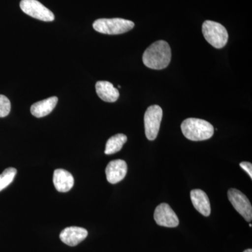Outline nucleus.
<instances>
[{
    "mask_svg": "<svg viewBox=\"0 0 252 252\" xmlns=\"http://www.w3.org/2000/svg\"><path fill=\"white\" fill-rule=\"evenodd\" d=\"M171 58V49L168 43L159 40L145 50L142 56V61L146 67L159 70L169 65Z\"/></svg>",
    "mask_w": 252,
    "mask_h": 252,
    "instance_id": "f257e3e1",
    "label": "nucleus"
},
{
    "mask_svg": "<svg viewBox=\"0 0 252 252\" xmlns=\"http://www.w3.org/2000/svg\"><path fill=\"white\" fill-rule=\"evenodd\" d=\"M182 133L189 140L203 141L211 138L215 129L210 123L203 119L189 118L181 125Z\"/></svg>",
    "mask_w": 252,
    "mask_h": 252,
    "instance_id": "f03ea898",
    "label": "nucleus"
},
{
    "mask_svg": "<svg viewBox=\"0 0 252 252\" xmlns=\"http://www.w3.org/2000/svg\"><path fill=\"white\" fill-rule=\"evenodd\" d=\"M135 23L123 18H100L93 24L94 31L105 34H121L131 31Z\"/></svg>",
    "mask_w": 252,
    "mask_h": 252,
    "instance_id": "7ed1b4c3",
    "label": "nucleus"
},
{
    "mask_svg": "<svg viewBox=\"0 0 252 252\" xmlns=\"http://www.w3.org/2000/svg\"><path fill=\"white\" fill-rule=\"evenodd\" d=\"M202 31L207 42L216 49L224 47L228 42V32L220 23L212 21H205Z\"/></svg>",
    "mask_w": 252,
    "mask_h": 252,
    "instance_id": "20e7f679",
    "label": "nucleus"
},
{
    "mask_svg": "<svg viewBox=\"0 0 252 252\" xmlns=\"http://www.w3.org/2000/svg\"><path fill=\"white\" fill-rule=\"evenodd\" d=\"M162 118V110L158 105H152L146 111L144 114V128L145 135L149 140L157 138L160 129Z\"/></svg>",
    "mask_w": 252,
    "mask_h": 252,
    "instance_id": "39448f33",
    "label": "nucleus"
},
{
    "mask_svg": "<svg viewBox=\"0 0 252 252\" xmlns=\"http://www.w3.org/2000/svg\"><path fill=\"white\" fill-rule=\"evenodd\" d=\"M20 7L25 14L36 19L45 22L54 21L55 16L52 11L37 0H22L20 3Z\"/></svg>",
    "mask_w": 252,
    "mask_h": 252,
    "instance_id": "423d86ee",
    "label": "nucleus"
},
{
    "mask_svg": "<svg viewBox=\"0 0 252 252\" xmlns=\"http://www.w3.org/2000/svg\"><path fill=\"white\" fill-rule=\"evenodd\" d=\"M228 197L236 211L243 216L247 221L252 220V207L249 199L240 190L230 189L228 191Z\"/></svg>",
    "mask_w": 252,
    "mask_h": 252,
    "instance_id": "0eeeda50",
    "label": "nucleus"
},
{
    "mask_svg": "<svg viewBox=\"0 0 252 252\" xmlns=\"http://www.w3.org/2000/svg\"><path fill=\"white\" fill-rule=\"evenodd\" d=\"M154 220L158 225L167 228H175L179 225V219L171 207L167 203H161L156 208Z\"/></svg>",
    "mask_w": 252,
    "mask_h": 252,
    "instance_id": "6e6552de",
    "label": "nucleus"
},
{
    "mask_svg": "<svg viewBox=\"0 0 252 252\" xmlns=\"http://www.w3.org/2000/svg\"><path fill=\"white\" fill-rule=\"evenodd\" d=\"M127 163L124 160H114L109 162L106 167V176L109 183L112 185L119 183L125 178L127 174Z\"/></svg>",
    "mask_w": 252,
    "mask_h": 252,
    "instance_id": "1a4fd4ad",
    "label": "nucleus"
},
{
    "mask_svg": "<svg viewBox=\"0 0 252 252\" xmlns=\"http://www.w3.org/2000/svg\"><path fill=\"white\" fill-rule=\"evenodd\" d=\"M88 231L84 228L77 226L67 227L64 228L60 234V238L63 243L74 247L85 240Z\"/></svg>",
    "mask_w": 252,
    "mask_h": 252,
    "instance_id": "9d476101",
    "label": "nucleus"
},
{
    "mask_svg": "<svg viewBox=\"0 0 252 252\" xmlns=\"http://www.w3.org/2000/svg\"><path fill=\"white\" fill-rule=\"evenodd\" d=\"M190 199L194 207L203 216H210L211 213L210 202L206 193L200 189H194L190 191Z\"/></svg>",
    "mask_w": 252,
    "mask_h": 252,
    "instance_id": "9b49d317",
    "label": "nucleus"
},
{
    "mask_svg": "<svg viewBox=\"0 0 252 252\" xmlns=\"http://www.w3.org/2000/svg\"><path fill=\"white\" fill-rule=\"evenodd\" d=\"M53 181L56 190L63 193L70 190L74 184V177L72 174L63 169L55 170Z\"/></svg>",
    "mask_w": 252,
    "mask_h": 252,
    "instance_id": "f8f14e48",
    "label": "nucleus"
},
{
    "mask_svg": "<svg viewBox=\"0 0 252 252\" xmlns=\"http://www.w3.org/2000/svg\"><path fill=\"white\" fill-rule=\"evenodd\" d=\"M95 89L99 98L104 102H114L119 99V91L109 81H97L95 84Z\"/></svg>",
    "mask_w": 252,
    "mask_h": 252,
    "instance_id": "ddd939ff",
    "label": "nucleus"
},
{
    "mask_svg": "<svg viewBox=\"0 0 252 252\" xmlns=\"http://www.w3.org/2000/svg\"><path fill=\"white\" fill-rule=\"evenodd\" d=\"M58 101V97L54 96L33 104L31 108L32 114L36 118L44 117L49 115L56 107Z\"/></svg>",
    "mask_w": 252,
    "mask_h": 252,
    "instance_id": "4468645a",
    "label": "nucleus"
},
{
    "mask_svg": "<svg viewBox=\"0 0 252 252\" xmlns=\"http://www.w3.org/2000/svg\"><path fill=\"white\" fill-rule=\"evenodd\" d=\"M127 137L124 134H117L107 140L104 154L111 155L121 151L124 144L127 142Z\"/></svg>",
    "mask_w": 252,
    "mask_h": 252,
    "instance_id": "2eb2a0df",
    "label": "nucleus"
},
{
    "mask_svg": "<svg viewBox=\"0 0 252 252\" xmlns=\"http://www.w3.org/2000/svg\"><path fill=\"white\" fill-rule=\"evenodd\" d=\"M16 173H17L16 169L14 167H9L0 175V192L3 189L6 188L14 181Z\"/></svg>",
    "mask_w": 252,
    "mask_h": 252,
    "instance_id": "dca6fc26",
    "label": "nucleus"
},
{
    "mask_svg": "<svg viewBox=\"0 0 252 252\" xmlns=\"http://www.w3.org/2000/svg\"><path fill=\"white\" fill-rule=\"evenodd\" d=\"M10 111H11V102L9 99L6 96L0 94V118L9 115Z\"/></svg>",
    "mask_w": 252,
    "mask_h": 252,
    "instance_id": "f3484780",
    "label": "nucleus"
},
{
    "mask_svg": "<svg viewBox=\"0 0 252 252\" xmlns=\"http://www.w3.org/2000/svg\"><path fill=\"white\" fill-rule=\"evenodd\" d=\"M240 166L245 171L248 172L250 177L252 178V165L251 162H240Z\"/></svg>",
    "mask_w": 252,
    "mask_h": 252,
    "instance_id": "a211bd4d",
    "label": "nucleus"
},
{
    "mask_svg": "<svg viewBox=\"0 0 252 252\" xmlns=\"http://www.w3.org/2000/svg\"><path fill=\"white\" fill-rule=\"evenodd\" d=\"M243 252H252V249H248V250H245V251H244Z\"/></svg>",
    "mask_w": 252,
    "mask_h": 252,
    "instance_id": "6ab92c4d",
    "label": "nucleus"
},
{
    "mask_svg": "<svg viewBox=\"0 0 252 252\" xmlns=\"http://www.w3.org/2000/svg\"><path fill=\"white\" fill-rule=\"evenodd\" d=\"M121 87H122V86H119H119H118V88H119V89H120V88H121Z\"/></svg>",
    "mask_w": 252,
    "mask_h": 252,
    "instance_id": "aec40b11",
    "label": "nucleus"
}]
</instances>
